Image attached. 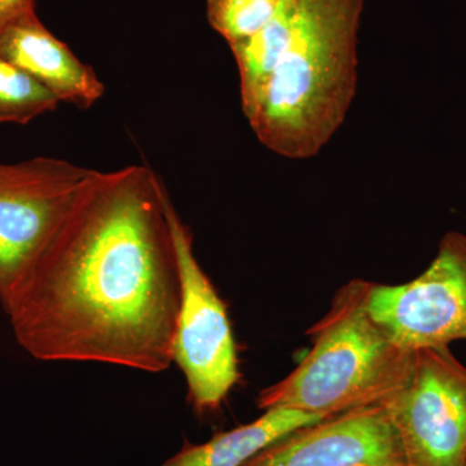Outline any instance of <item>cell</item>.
<instances>
[{
    "label": "cell",
    "mask_w": 466,
    "mask_h": 466,
    "mask_svg": "<svg viewBox=\"0 0 466 466\" xmlns=\"http://www.w3.org/2000/svg\"><path fill=\"white\" fill-rule=\"evenodd\" d=\"M168 198L148 165L92 171L0 300L27 354L150 373L171 366L182 287Z\"/></svg>",
    "instance_id": "1"
},
{
    "label": "cell",
    "mask_w": 466,
    "mask_h": 466,
    "mask_svg": "<svg viewBox=\"0 0 466 466\" xmlns=\"http://www.w3.org/2000/svg\"><path fill=\"white\" fill-rule=\"evenodd\" d=\"M363 9L364 0H283L263 29L229 46L242 112L275 155L315 157L345 122Z\"/></svg>",
    "instance_id": "2"
},
{
    "label": "cell",
    "mask_w": 466,
    "mask_h": 466,
    "mask_svg": "<svg viewBox=\"0 0 466 466\" xmlns=\"http://www.w3.org/2000/svg\"><path fill=\"white\" fill-rule=\"evenodd\" d=\"M370 281H349L311 329L312 349L293 372L260 391V410L283 407L329 419L381 404L410 375L413 351L401 348L370 315Z\"/></svg>",
    "instance_id": "3"
},
{
    "label": "cell",
    "mask_w": 466,
    "mask_h": 466,
    "mask_svg": "<svg viewBox=\"0 0 466 466\" xmlns=\"http://www.w3.org/2000/svg\"><path fill=\"white\" fill-rule=\"evenodd\" d=\"M167 216L179 263V315L173 363L182 370L198 412L216 410L240 380L238 348L225 302L196 258L193 235L168 198Z\"/></svg>",
    "instance_id": "4"
},
{
    "label": "cell",
    "mask_w": 466,
    "mask_h": 466,
    "mask_svg": "<svg viewBox=\"0 0 466 466\" xmlns=\"http://www.w3.org/2000/svg\"><path fill=\"white\" fill-rule=\"evenodd\" d=\"M410 466H460L466 459V367L450 346L413 350L400 390L383 401Z\"/></svg>",
    "instance_id": "5"
},
{
    "label": "cell",
    "mask_w": 466,
    "mask_h": 466,
    "mask_svg": "<svg viewBox=\"0 0 466 466\" xmlns=\"http://www.w3.org/2000/svg\"><path fill=\"white\" fill-rule=\"evenodd\" d=\"M367 306L401 348L466 339V235L449 232L428 268L400 285L370 284Z\"/></svg>",
    "instance_id": "6"
},
{
    "label": "cell",
    "mask_w": 466,
    "mask_h": 466,
    "mask_svg": "<svg viewBox=\"0 0 466 466\" xmlns=\"http://www.w3.org/2000/svg\"><path fill=\"white\" fill-rule=\"evenodd\" d=\"M92 171L54 157L0 164V300L32 265Z\"/></svg>",
    "instance_id": "7"
},
{
    "label": "cell",
    "mask_w": 466,
    "mask_h": 466,
    "mask_svg": "<svg viewBox=\"0 0 466 466\" xmlns=\"http://www.w3.org/2000/svg\"><path fill=\"white\" fill-rule=\"evenodd\" d=\"M242 466H410L385 404L303 426Z\"/></svg>",
    "instance_id": "8"
},
{
    "label": "cell",
    "mask_w": 466,
    "mask_h": 466,
    "mask_svg": "<svg viewBox=\"0 0 466 466\" xmlns=\"http://www.w3.org/2000/svg\"><path fill=\"white\" fill-rule=\"evenodd\" d=\"M0 55L60 103L90 109L106 92L95 70L43 25L35 11L16 18L0 32Z\"/></svg>",
    "instance_id": "9"
},
{
    "label": "cell",
    "mask_w": 466,
    "mask_h": 466,
    "mask_svg": "<svg viewBox=\"0 0 466 466\" xmlns=\"http://www.w3.org/2000/svg\"><path fill=\"white\" fill-rule=\"evenodd\" d=\"M321 420L290 408H269L250 424L214 435L204 444H187L162 466H242L275 441Z\"/></svg>",
    "instance_id": "10"
},
{
    "label": "cell",
    "mask_w": 466,
    "mask_h": 466,
    "mask_svg": "<svg viewBox=\"0 0 466 466\" xmlns=\"http://www.w3.org/2000/svg\"><path fill=\"white\" fill-rule=\"evenodd\" d=\"M54 94L0 55V125H27L36 116L55 112Z\"/></svg>",
    "instance_id": "11"
},
{
    "label": "cell",
    "mask_w": 466,
    "mask_h": 466,
    "mask_svg": "<svg viewBox=\"0 0 466 466\" xmlns=\"http://www.w3.org/2000/svg\"><path fill=\"white\" fill-rule=\"evenodd\" d=\"M283 0H207L208 21L228 46L258 33Z\"/></svg>",
    "instance_id": "12"
},
{
    "label": "cell",
    "mask_w": 466,
    "mask_h": 466,
    "mask_svg": "<svg viewBox=\"0 0 466 466\" xmlns=\"http://www.w3.org/2000/svg\"><path fill=\"white\" fill-rule=\"evenodd\" d=\"M35 0H0V32L8 24L34 9Z\"/></svg>",
    "instance_id": "13"
},
{
    "label": "cell",
    "mask_w": 466,
    "mask_h": 466,
    "mask_svg": "<svg viewBox=\"0 0 466 466\" xmlns=\"http://www.w3.org/2000/svg\"><path fill=\"white\" fill-rule=\"evenodd\" d=\"M460 466H466V459H465V461H464V462H462V464H461V465H460Z\"/></svg>",
    "instance_id": "14"
}]
</instances>
